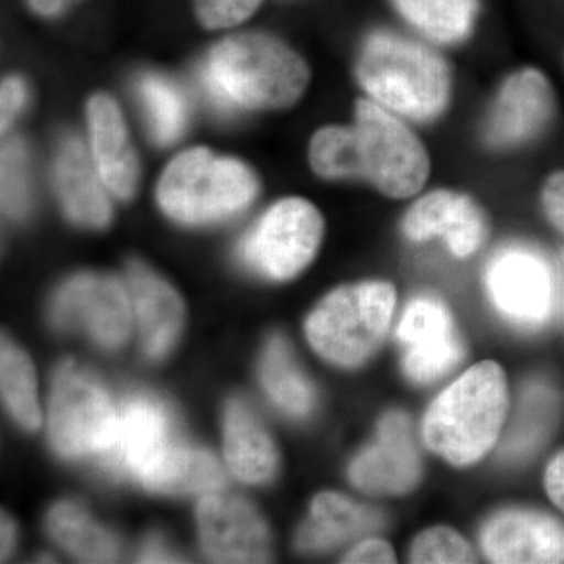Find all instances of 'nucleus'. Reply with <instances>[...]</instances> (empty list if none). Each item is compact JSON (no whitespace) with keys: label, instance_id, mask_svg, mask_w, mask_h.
<instances>
[{"label":"nucleus","instance_id":"1","mask_svg":"<svg viewBox=\"0 0 564 564\" xmlns=\"http://www.w3.org/2000/svg\"><path fill=\"white\" fill-rule=\"evenodd\" d=\"M202 82L207 98L223 113L237 107L282 109L302 98L310 70L281 41L242 33L214 47L203 66Z\"/></svg>","mask_w":564,"mask_h":564},{"label":"nucleus","instance_id":"2","mask_svg":"<svg viewBox=\"0 0 564 564\" xmlns=\"http://www.w3.org/2000/svg\"><path fill=\"white\" fill-rule=\"evenodd\" d=\"M356 76L367 99L410 122H430L451 102L447 63L429 44L377 31L364 41Z\"/></svg>","mask_w":564,"mask_h":564},{"label":"nucleus","instance_id":"3","mask_svg":"<svg viewBox=\"0 0 564 564\" xmlns=\"http://www.w3.org/2000/svg\"><path fill=\"white\" fill-rule=\"evenodd\" d=\"M507 413L503 369L484 361L470 367L430 404L423 417V441L445 462L470 466L496 445Z\"/></svg>","mask_w":564,"mask_h":564},{"label":"nucleus","instance_id":"4","mask_svg":"<svg viewBox=\"0 0 564 564\" xmlns=\"http://www.w3.org/2000/svg\"><path fill=\"white\" fill-rule=\"evenodd\" d=\"M397 293L386 281L345 285L329 293L306 322L318 355L340 367H358L383 343L395 311Z\"/></svg>","mask_w":564,"mask_h":564},{"label":"nucleus","instance_id":"5","mask_svg":"<svg viewBox=\"0 0 564 564\" xmlns=\"http://www.w3.org/2000/svg\"><path fill=\"white\" fill-rule=\"evenodd\" d=\"M351 128L358 180L392 199L421 193L432 173V161L410 121L366 98L356 104Z\"/></svg>","mask_w":564,"mask_h":564},{"label":"nucleus","instance_id":"6","mask_svg":"<svg viewBox=\"0 0 564 564\" xmlns=\"http://www.w3.org/2000/svg\"><path fill=\"white\" fill-rule=\"evenodd\" d=\"M258 192L242 163L196 148L170 163L159 184V203L174 220L209 223L245 209Z\"/></svg>","mask_w":564,"mask_h":564},{"label":"nucleus","instance_id":"7","mask_svg":"<svg viewBox=\"0 0 564 564\" xmlns=\"http://www.w3.org/2000/svg\"><path fill=\"white\" fill-rule=\"evenodd\" d=\"M117 408L90 375L66 362L55 378L51 400V436L66 456L109 451L117 432Z\"/></svg>","mask_w":564,"mask_h":564},{"label":"nucleus","instance_id":"8","mask_svg":"<svg viewBox=\"0 0 564 564\" xmlns=\"http://www.w3.org/2000/svg\"><path fill=\"white\" fill-rule=\"evenodd\" d=\"M323 236L321 212L302 198L274 204L245 237L243 261L276 281L302 272L318 250Z\"/></svg>","mask_w":564,"mask_h":564},{"label":"nucleus","instance_id":"9","mask_svg":"<svg viewBox=\"0 0 564 564\" xmlns=\"http://www.w3.org/2000/svg\"><path fill=\"white\" fill-rule=\"evenodd\" d=\"M485 285L499 313L524 328L544 325L556 304L554 267L525 245L500 248L486 265Z\"/></svg>","mask_w":564,"mask_h":564},{"label":"nucleus","instance_id":"10","mask_svg":"<svg viewBox=\"0 0 564 564\" xmlns=\"http://www.w3.org/2000/svg\"><path fill=\"white\" fill-rule=\"evenodd\" d=\"M551 82L536 68L514 70L500 84L486 115L484 137L494 150H513L538 139L554 120Z\"/></svg>","mask_w":564,"mask_h":564},{"label":"nucleus","instance_id":"11","mask_svg":"<svg viewBox=\"0 0 564 564\" xmlns=\"http://www.w3.org/2000/svg\"><path fill=\"white\" fill-rule=\"evenodd\" d=\"M397 337L404 348V372L414 383H433L463 359L451 311L434 296H419L408 304Z\"/></svg>","mask_w":564,"mask_h":564},{"label":"nucleus","instance_id":"12","mask_svg":"<svg viewBox=\"0 0 564 564\" xmlns=\"http://www.w3.org/2000/svg\"><path fill=\"white\" fill-rule=\"evenodd\" d=\"M176 444L165 408L147 397H133L122 404L113 443L101 459L115 473L144 484Z\"/></svg>","mask_w":564,"mask_h":564},{"label":"nucleus","instance_id":"13","mask_svg":"<svg viewBox=\"0 0 564 564\" xmlns=\"http://www.w3.org/2000/svg\"><path fill=\"white\" fill-rule=\"evenodd\" d=\"M54 317L58 325L80 326L104 347H118L131 332V302L120 282L82 274L58 292Z\"/></svg>","mask_w":564,"mask_h":564},{"label":"nucleus","instance_id":"14","mask_svg":"<svg viewBox=\"0 0 564 564\" xmlns=\"http://www.w3.org/2000/svg\"><path fill=\"white\" fill-rule=\"evenodd\" d=\"M198 524L204 551L214 562H269V529L247 500L209 494L199 503Z\"/></svg>","mask_w":564,"mask_h":564},{"label":"nucleus","instance_id":"15","mask_svg":"<svg viewBox=\"0 0 564 564\" xmlns=\"http://www.w3.org/2000/svg\"><path fill=\"white\" fill-rule=\"evenodd\" d=\"M403 232L411 242L443 240L458 259H467L480 250L488 226L484 210L464 193L434 191L421 196L403 218Z\"/></svg>","mask_w":564,"mask_h":564},{"label":"nucleus","instance_id":"16","mask_svg":"<svg viewBox=\"0 0 564 564\" xmlns=\"http://www.w3.org/2000/svg\"><path fill=\"white\" fill-rule=\"evenodd\" d=\"M410 419L389 413L380 422L377 441L352 462L350 478L356 488L373 496H402L421 480Z\"/></svg>","mask_w":564,"mask_h":564},{"label":"nucleus","instance_id":"17","mask_svg":"<svg viewBox=\"0 0 564 564\" xmlns=\"http://www.w3.org/2000/svg\"><path fill=\"white\" fill-rule=\"evenodd\" d=\"M480 540L492 563H564V524L541 511H500Z\"/></svg>","mask_w":564,"mask_h":564},{"label":"nucleus","instance_id":"18","mask_svg":"<svg viewBox=\"0 0 564 564\" xmlns=\"http://www.w3.org/2000/svg\"><path fill=\"white\" fill-rule=\"evenodd\" d=\"M93 162L102 184L121 198H129L139 182V162L129 143L124 120L109 96H95L88 104Z\"/></svg>","mask_w":564,"mask_h":564},{"label":"nucleus","instance_id":"19","mask_svg":"<svg viewBox=\"0 0 564 564\" xmlns=\"http://www.w3.org/2000/svg\"><path fill=\"white\" fill-rule=\"evenodd\" d=\"M99 180L84 144L74 137L63 141L55 159V185L74 221L93 228L109 223L110 204Z\"/></svg>","mask_w":564,"mask_h":564},{"label":"nucleus","instance_id":"20","mask_svg":"<svg viewBox=\"0 0 564 564\" xmlns=\"http://www.w3.org/2000/svg\"><path fill=\"white\" fill-rule=\"evenodd\" d=\"M129 289L148 355L161 358L172 348L182 325L180 295L162 278L141 263L128 272Z\"/></svg>","mask_w":564,"mask_h":564},{"label":"nucleus","instance_id":"21","mask_svg":"<svg viewBox=\"0 0 564 564\" xmlns=\"http://www.w3.org/2000/svg\"><path fill=\"white\" fill-rule=\"evenodd\" d=\"M383 525V516L366 505L325 492L315 497L310 521L299 533V547L307 552H326L348 541L358 540Z\"/></svg>","mask_w":564,"mask_h":564},{"label":"nucleus","instance_id":"22","mask_svg":"<svg viewBox=\"0 0 564 564\" xmlns=\"http://www.w3.org/2000/svg\"><path fill=\"white\" fill-rule=\"evenodd\" d=\"M225 452L229 469L248 484L269 480L276 470L278 454L273 441L247 404H229L225 422Z\"/></svg>","mask_w":564,"mask_h":564},{"label":"nucleus","instance_id":"23","mask_svg":"<svg viewBox=\"0 0 564 564\" xmlns=\"http://www.w3.org/2000/svg\"><path fill=\"white\" fill-rule=\"evenodd\" d=\"M400 17L430 43L454 46L469 39L478 0H392Z\"/></svg>","mask_w":564,"mask_h":564},{"label":"nucleus","instance_id":"24","mask_svg":"<svg viewBox=\"0 0 564 564\" xmlns=\"http://www.w3.org/2000/svg\"><path fill=\"white\" fill-rule=\"evenodd\" d=\"M143 485L159 492H210L225 486V474L207 452L177 443Z\"/></svg>","mask_w":564,"mask_h":564},{"label":"nucleus","instance_id":"25","mask_svg":"<svg viewBox=\"0 0 564 564\" xmlns=\"http://www.w3.org/2000/svg\"><path fill=\"white\" fill-rule=\"evenodd\" d=\"M261 377L263 388L285 413L304 415L313 410V386L293 361L291 348L280 336H274L267 345Z\"/></svg>","mask_w":564,"mask_h":564},{"label":"nucleus","instance_id":"26","mask_svg":"<svg viewBox=\"0 0 564 564\" xmlns=\"http://www.w3.org/2000/svg\"><path fill=\"white\" fill-rule=\"evenodd\" d=\"M47 527L66 551L84 562L107 563L117 558L113 538L76 505H57L47 518Z\"/></svg>","mask_w":564,"mask_h":564},{"label":"nucleus","instance_id":"27","mask_svg":"<svg viewBox=\"0 0 564 564\" xmlns=\"http://www.w3.org/2000/svg\"><path fill=\"white\" fill-rule=\"evenodd\" d=\"M558 414V400L551 389L543 384H532L521 397L513 426L503 445V456L508 459H522L532 455L554 425Z\"/></svg>","mask_w":564,"mask_h":564},{"label":"nucleus","instance_id":"28","mask_svg":"<svg viewBox=\"0 0 564 564\" xmlns=\"http://www.w3.org/2000/svg\"><path fill=\"white\" fill-rule=\"evenodd\" d=\"M140 101L152 137L162 144L180 139L187 122V101L172 80L158 74H144L137 84Z\"/></svg>","mask_w":564,"mask_h":564},{"label":"nucleus","instance_id":"29","mask_svg":"<svg viewBox=\"0 0 564 564\" xmlns=\"http://www.w3.org/2000/svg\"><path fill=\"white\" fill-rule=\"evenodd\" d=\"M2 393L11 413L29 430L39 429L41 413L36 399L35 372L28 356L3 339L0 359Z\"/></svg>","mask_w":564,"mask_h":564},{"label":"nucleus","instance_id":"30","mask_svg":"<svg viewBox=\"0 0 564 564\" xmlns=\"http://www.w3.org/2000/svg\"><path fill=\"white\" fill-rule=\"evenodd\" d=\"M310 162L325 180H358L355 135L351 126H328L311 140Z\"/></svg>","mask_w":564,"mask_h":564},{"label":"nucleus","instance_id":"31","mask_svg":"<svg viewBox=\"0 0 564 564\" xmlns=\"http://www.w3.org/2000/svg\"><path fill=\"white\" fill-rule=\"evenodd\" d=\"M411 563H474L469 543L447 527H434L415 538L410 554Z\"/></svg>","mask_w":564,"mask_h":564},{"label":"nucleus","instance_id":"32","mask_svg":"<svg viewBox=\"0 0 564 564\" xmlns=\"http://www.w3.org/2000/svg\"><path fill=\"white\" fill-rule=\"evenodd\" d=\"M2 204L10 217H22L29 209V169L24 147L18 140L3 148Z\"/></svg>","mask_w":564,"mask_h":564},{"label":"nucleus","instance_id":"33","mask_svg":"<svg viewBox=\"0 0 564 564\" xmlns=\"http://www.w3.org/2000/svg\"><path fill=\"white\" fill-rule=\"evenodd\" d=\"M262 0H195L196 14L209 29L234 28L251 17Z\"/></svg>","mask_w":564,"mask_h":564},{"label":"nucleus","instance_id":"34","mask_svg":"<svg viewBox=\"0 0 564 564\" xmlns=\"http://www.w3.org/2000/svg\"><path fill=\"white\" fill-rule=\"evenodd\" d=\"M541 203L549 221L564 236V172H555L545 180Z\"/></svg>","mask_w":564,"mask_h":564},{"label":"nucleus","instance_id":"35","mask_svg":"<svg viewBox=\"0 0 564 564\" xmlns=\"http://www.w3.org/2000/svg\"><path fill=\"white\" fill-rule=\"evenodd\" d=\"M344 563H395L391 544L383 540H364L345 555Z\"/></svg>","mask_w":564,"mask_h":564},{"label":"nucleus","instance_id":"36","mask_svg":"<svg viewBox=\"0 0 564 564\" xmlns=\"http://www.w3.org/2000/svg\"><path fill=\"white\" fill-rule=\"evenodd\" d=\"M25 98H28V90L25 85L20 79H9L3 82L2 85V129L7 128L18 117L22 106H24Z\"/></svg>","mask_w":564,"mask_h":564},{"label":"nucleus","instance_id":"37","mask_svg":"<svg viewBox=\"0 0 564 564\" xmlns=\"http://www.w3.org/2000/svg\"><path fill=\"white\" fill-rule=\"evenodd\" d=\"M544 485L552 502L564 511V452L556 455L549 464L547 470H545Z\"/></svg>","mask_w":564,"mask_h":564},{"label":"nucleus","instance_id":"38","mask_svg":"<svg viewBox=\"0 0 564 564\" xmlns=\"http://www.w3.org/2000/svg\"><path fill=\"white\" fill-rule=\"evenodd\" d=\"M73 2H76V0H29L32 9L36 13L44 14V17H54V14L62 13Z\"/></svg>","mask_w":564,"mask_h":564},{"label":"nucleus","instance_id":"39","mask_svg":"<svg viewBox=\"0 0 564 564\" xmlns=\"http://www.w3.org/2000/svg\"><path fill=\"white\" fill-rule=\"evenodd\" d=\"M555 274H556V304H558L560 310H562V314L564 317V250L558 254V261H556L555 265Z\"/></svg>","mask_w":564,"mask_h":564},{"label":"nucleus","instance_id":"40","mask_svg":"<svg viewBox=\"0 0 564 564\" xmlns=\"http://www.w3.org/2000/svg\"><path fill=\"white\" fill-rule=\"evenodd\" d=\"M141 562L147 563H162V562H174L173 556L169 552L163 551L162 545L151 544L148 545V551L141 555Z\"/></svg>","mask_w":564,"mask_h":564},{"label":"nucleus","instance_id":"41","mask_svg":"<svg viewBox=\"0 0 564 564\" xmlns=\"http://www.w3.org/2000/svg\"><path fill=\"white\" fill-rule=\"evenodd\" d=\"M14 530L9 519L3 518L2 521V556L6 558L10 554L11 547H13Z\"/></svg>","mask_w":564,"mask_h":564}]
</instances>
